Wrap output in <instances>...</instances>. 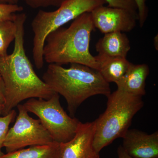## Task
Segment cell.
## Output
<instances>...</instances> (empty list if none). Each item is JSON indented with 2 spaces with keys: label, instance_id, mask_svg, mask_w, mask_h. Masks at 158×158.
Returning a JSON list of instances; mask_svg holds the SVG:
<instances>
[{
  "label": "cell",
  "instance_id": "obj_1",
  "mask_svg": "<svg viewBox=\"0 0 158 158\" xmlns=\"http://www.w3.org/2000/svg\"><path fill=\"white\" fill-rule=\"evenodd\" d=\"M25 13H17L14 47L10 55L0 57V75L5 83L6 102L2 116L9 114L23 101L31 98L48 99L55 93L40 79L26 55L24 46Z\"/></svg>",
  "mask_w": 158,
  "mask_h": 158
},
{
  "label": "cell",
  "instance_id": "obj_2",
  "mask_svg": "<svg viewBox=\"0 0 158 158\" xmlns=\"http://www.w3.org/2000/svg\"><path fill=\"white\" fill-rule=\"evenodd\" d=\"M94 28L90 12H86L74 19L68 27H61L53 31L44 42V61L60 65L81 64L98 70L97 62L90 51Z\"/></svg>",
  "mask_w": 158,
  "mask_h": 158
},
{
  "label": "cell",
  "instance_id": "obj_3",
  "mask_svg": "<svg viewBox=\"0 0 158 158\" xmlns=\"http://www.w3.org/2000/svg\"><path fill=\"white\" fill-rule=\"evenodd\" d=\"M42 80L52 91L65 98L71 116H74L78 108L90 97H107L111 93L110 83L98 71L81 64H71L65 68L49 64Z\"/></svg>",
  "mask_w": 158,
  "mask_h": 158
},
{
  "label": "cell",
  "instance_id": "obj_4",
  "mask_svg": "<svg viewBox=\"0 0 158 158\" xmlns=\"http://www.w3.org/2000/svg\"><path fill=\"white\" fill-rule=\"evenodd\" d=\"M104 113L94 121L93 146L100 153L128 130L134 116L144 106L142 97L117 89L108 96Z\"/></svg>",
  "mask_w": 158,
  "mask_h": 158
},
{
  "label": "cell",
  "instance_id": "obj_5",
  "mask_svg": "<svg viewBox=\"0 0 158 158\" xmlns=\"http://www.w3.org/2000/svg\"><path fill=\"white\" fill-rule=\"evenodd\" d=\"M105 4L104 0H67L55 11L39 10L31 24L34 34L32 55L36 67L40 69L44 65L43 50L49 34Z\"/></svg>",
  "mask_w": 158,
  "mask_h": 158
},
{
  "label": "cell",
  "instance_id": "obj_6",
  "mask_svg": "<svg viewBox=\"0 0 158 158\" xmlns=\"http://www.w3.org/2000/svg\"><path fill=\"white\" fill-rule=\"evenodd\" d=\"M23 105L28 113L39 118L55 142L65 143L75 135L80 121L69 116L63 110L58 94L55 92L48 99H29Z\"/></svg>",
  "mask_w": 158,
  "mask_h": 158
},
{
  "label": "cell",
  "instance_id": "obj_7",
  "mask_svg": "<svg viewBox=\"0 0 158 158\" xmlns=\"http://www.w3.org/2000/svg\"><path fill=\"white\" fill-rule=\"evenodd\" d=\"M17 108L18 115L14 125L8 130L3 144L7 153L27 146L47 145L54 142L39 119L29 116L23 105L19 104Z\"/></svg>",
  "mask_w": 158,
  "mask_h": 158
},
{
  "label": "cell",
  "instance_id": "obj_8",
  "mask_svg": "<svg viewBox=\"0 0 158 158\" xmlns=\"http://www.w3.org/2000/svg\"><path fill=\"white\" fill-rule=\"evenodd\" d=\"M94 28L104 34L129 32L135 27L138 17L126 9L99 6L90 12Z\"/></svg>",
  "mask_w": 158,
  "mask_h": 158
},
{
  "label": "cell",
  "instance_id": "obj_9",
  "mask_svg": "<svg viewBox=\"0 0 158 158\" xmlns=\"http://www.w3.org/2000/svg\"><path fill=\"white\" fill-rule=\"evenodd\" d=\"M95 129L94 121L80 122L73 138L68 142L60 143L61 158H100L99 153L93 146Z\"/></svg>",
  "mask_w": 158,
  "mask_h": 158
},
{
  "label": "cell",
  "instance_id": "obj_10",
  "mask_svg": "<svg viewBox=\"0 0 158 158\" xmlns=\"http://www.w3.org/2000/svg\"><path fill=\"white\" fill-rule=\"evenodd\" d=\"M122 147L133 158L158 157V132L152 134L137 129L128 130L123 136Z\"/></svg>",
  "mask_w": 158,
  "mask_h": 158
},
{
  "label": "cell",
  "instance_id": "obj_11",
  "mask_svg": "<svg viewBox=\"0 0 158 158\" xmlns=\"http://www.w3.org/2000/svg\"><path fill=\"white\" fill-rule=\"evenodd\" d=\"M149 71L146 64L135 65L131 62L124 75L116 83L117 89L133 95L144 96Z\"/></svg>",
  "mask_w": 158,
  "mask_h": 158
},
{
  "label": "cell",
  "instance_id": "obj_12",
  "mask_svg": "<svg viewBox=\"0 0 158 158\" xmlns=\"http://www.w3.org/2000/svg\"><path fill=\"white\" fill-rule=\"evenodd\" d=\"M98 55L127 58L131 47L129 39L124 33L116 32L104 34L97 43Z\"/></svg>",
  "mask_w": 158,
  "mask_h": 158
},
{
  "label": "cell",
  "instance_id": "obj_13",
  "mask_svg": "<svg viewBox=\"0 0 158 158\" xmlns=\"http://www.w3.org/2000/svg\"><path fill=\"white\" fill-rule=\"evenodd\" d=\"M98 71L106 81L117 83L126 73L130 62L127 58L112 57L98 55L94 56Z\"/></svg>",
  "mask_w": 158,
  "mask_h": 158
},
{
  "label": "cell",
  "instance_id": "obj_14",
  "mask_svg": "<svg viewBox=\"0 0 158 158\" xmlns=\"http://www.w3.org/2000/svg\"><path fill=\"white\" fill-rule=\"evenodd\" d=\"M0 158H61V144L54 141L47 145L30 146L4 154Z\"/></svg>",
  "mask_w": 158,
  "mask_h": 158
},
{
  "label": "cell",
  "instance_id": "obj_15",
  "mask_svg": "<svg viewBox=\"0 0 158 158\" xmlns=\"http://www.w3.org/2000/svg\"><path fill=\"white\" fill-rule=\"evenodd\" d=\"M16 30L14 21H0V57L8 55V49L15 38Z\"/></svg>",
  "mask_w": 158,
  "mask_h": 158
},
{
  "label": "cell",
  "instance_id": "obj_16",
  "mask_svg": "<svg viewBox=\"0 0 158 158\" xmlns=\"http://www.w3.org/2000/svg\"><path fill=\"white\" fill-rule=\"evenodd\" d=\"M17 113L15 110L11 112L5 116H0V157L4 154L2 149L3 147L4 141L7 132L9 129V126L13 122L16 117Z\"/></svg>",
  "mask_w": 158,
  "mask_h": 158
},
{
  "label": "cell",
  "instance_id": "obj_17",
  "mask_svg": "<svg viewBox=\"0 0 158 158\" xmlns=\"http://www.w3.org/2000/svg\"><path fill=\"white\" fill-rule=\"evenodd\" d=\"M23 10L22 6L18 4H0V21H14L17 13Z\"/></svg>",
  "mask_w": 158,
  "mask_h": 158
},
{
  "label": "cell",
  "instance_id": "obj_18",
  "mask_svg": "<svg viewBox=\"0 0 158 158\" xmlns=\"http://www.w3.org/2000/svg\"><path fill=\"white\" fill-rule=\"evenodd\" d=\"M109 7L127 10L138 17L137 7L134 0H104Z\"/></svg>",
  "mask_w": 158,
  "mask_h": 158
},
{
  "label": "cell",
  "instance_id": "obj_19",
  "mask_svg": "<svg viewBox=\"0 0 158 158\" xmlns=\"http://www.w3.org/2000/svg\"><path fill=\"white\" fill-rule=\"evenodd\" d=\"M23 2L31 8L39 9L47 8L48 7L59 6L67 0H23Z\"/></svg>",
  "mask_w": 158,
  "mask_h": 158
},
{
  "label": "cell",
  "instance_id": "obj_20",
  "mask_svg": "<svg viewBox=\"0 0 158 158\" xmlns=\"http://www.w3.org/2000/svg\"><path fill=\"white\" fill-rule=\"evenodd\" d=\"M137 7L138 12V20L141 27L144 25L148 16V9L146 2L147 0H134Z\"/></svg>",
  "mask_w": 158,
  "mask_h": 158
},
{
  "label": "cell",
  "instance_id": "obj_21",
  "mask_svg": "<svg viewBox=\"0 0 158 158\" xmlns=\"http://www.w3.org/2000/svg\"><path fill=\"white\" fill-rule=\"evenodd\" d=\"M6 102V90L5 83L0 75V116H2Z\"/></svg>",
  "mask_w": 158,
  "mask_h": 158
},
{
  "label": "cell",
  "instance_id": "obj_22",
  "mask_svg": "<svg viewBox=\"0 0 158 158\" xmlns=\"http://www.w3.org/2000/svg\"><path fill=\"white\" fill-rule=\"evenodd\" d=\"M117 153H118V158H133L125 151L122 146H119L118 148Z\"/></svg>",
  "mask_w": 158,
  "mask_h": 158
},
{
  "label": "cell",
  "instance_id": "obj_23",
  "mask_svg": "<svg viewBox=\"0 0 158 158\" xmlns=\"http://www.w3.org/2000/svg\"><path fill=\"white\" fill-rule=\"evenodd\" d=\"M19 0H0V4H18Z\"/></svg>",
  "mask_w": 158,
  "mask_h": 158
},
{
  "label": "cell",
  "instance_id": "obj_24",
  "mask_svg": "<svg viewBox=\"0 0 158 158\" xmlns=\"http://www.w3.org/2000/svg\"><path fill=\"white\" fill-rule=\"evenodd\" d=\"M157 39H158V35H157L156 36V37H155L154 39V44L155 46L156 49H157V48H156V40ZM157 44H158V42H157Z\"/></svg>",
  "mask_w": 158,
  "mask_h": 158
},
{
  "label": "cell",
  "instance_id": "obj_25",
  "mask_svg": "<svg viewBox=\"0 0 158 158\" xmlns=\"http://www.w3.org/2000/svg\"><path fill=\"white\" fill-rule=\"evenodd\" d=\"M158 158V157H156V158Z\"/></svg>",
  "mask_w": 158,
  "mask_h": 158
}]
</instances>
